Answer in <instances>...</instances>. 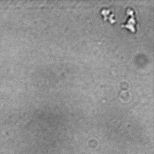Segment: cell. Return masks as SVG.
<instances>
[{
	"mask_svg": "<svg viewBox=\"0 0 154 154\" xmlns=\"http://www.w3.org/2000/svg\"><path fill=\"white\" fill-rule=\"evenodd\" d=\"M127 13L128 17L125 22L122 25V26L129 29L132 32H135L137 28V20L135 11L132 9L128 8L127 9Z\"/></svg>",
	"mask_w": 154,
	"mask_h": 154,
	"instance_id": "1",
	"label": "cell"
},
{
	"mask_svg": "<svg viewBox=\"0 0 154 154\" xmlns=\"http://www.w3.org/2000/svg\"><path fill=\"white\" fill-rule=\"evenodd\" d=\"M101 11L102 14L104 16V19H108L111 21H112V22H115V19L113 18L114 15H113V14L111 15V14H112V13L108 9H103Z\"/></svg>",
	"mask_w": 154,
	"mask_h": 154,
	"instance_id": "2",
	"label": "cell"
}]
</instances>
